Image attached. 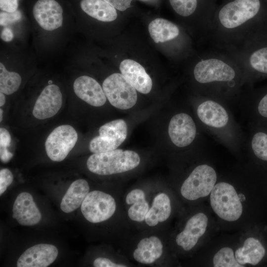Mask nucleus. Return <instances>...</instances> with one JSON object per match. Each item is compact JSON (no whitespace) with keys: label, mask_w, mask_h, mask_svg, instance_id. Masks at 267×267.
Instances as JSON below:
<instances>
[{"label":"nucleus","mask_w":267,"mask_h":267,"mask_svg":"<svg viewBox=\"0 0 267 267\" xmlns=\"http://www.w3.org/2000/svg\"><path fill=\"white\" fill-rule=\"evenodd\" d=\"M221 230L267 223V171L247 161L222 173L207 200Z\"/></svg>","instance_id":"1"},{"label":"nucleus","mask_w":267,"mask_h":267,"mask_svg":"<svg viewBox=\"0 0 267 267\" xmlns=\"http://www.w3.org/2000/svg\"><path fill=\"white\" fill-rule=\"evenodd\" d=\"M207 38L216 48L229 52L248 36L267 26V0H221Z\"/></svg>","instance_id":"2"},{"label":"nucleus","mask_w":267,"mask_h":267,"mask_svg":"<svg viewBox=\"0 0 267 267\" xmlns=\"http://www.w3.org/2000/svg\"><path fill=\"white\" fill-rule=\"evenodd\" d=\"M192 76L199 94L228 105L239 103L247 88L244 72L229 53L218 49L204 51L196 60Z\"/></svg>","instance_id":"3"},{"label":"nucleus","mask_w":267,"mask_h":267,"mask_svg":"<svg viewBox=\"0 0 267 267\" xmlns=\"http://www.w3.org/2000/svg\"><path fill=\"white\" fill-rule=\"evenodd\" d=\"M123 201L128 221L147 232L167 226L185 207L169 186L133 187L125 194Z\"/></svg>","instance_id":"4"},{"label":"nucleus","mask_w":267,"mask_h":267,"mask_svg":"<svg viewBox=\"0 0 267 267\" xmlns=\"http://www.w3.org/2000/svg\"><path fill=\"white\" fill-rule=\"evenodd\" d=\"M169 231V244L178 259H191L221 231L210 207L205 202L185 206Z\"/></svg>","instance_id":"5"},{"label":"nucleus","mask_w":267,"mask_h":267,"mask_svg":"<svg viewBox=\"0 0 267 267\" xmlns=\"http://www.w3.org/2000/svg\"><path fill=\"white\" fill-rule=\"evenodd\" d=\"M197 118L204 132L224 146L237 159H243L245 134L226 103L199 94Z\"/></svg>","instance_id":"6"},{"label":"nucleus","mask_w":267,"mask_h":267,"mask_svg":"<svg viewBox=\"0 0 267 267\" xmlns=\"http://www.w3.org/2000/svg\"><path fill=\"white\" fill-rule=\"evenodd\" d=\"M219 175L212 158L205 150L172 188L185 206L199 204L207 201Z\"/></svg>","instance_id":"7"},{"label":"nucleus","mask_w":267,"mask_h":267,"mask_svg":"<svg viewBox=\"0 0 267 267\" xmlns=\"http://www.w3.org/2000/svg\"><path fill=\"white\" fill-rule=\"evenodd\" d=\"M227 53L241 67L247 88L267 79V26L252 33Z\"/></svg>","instance_id":"8"},{"label":"nucleus","mask_w":267,"mask_h":267,"mask_svg":"<svg viewBox=\"0 0 267 267\" xmlns=\"http://www.w3.org/2000/svg\"><path fill=\"white\" fill-rule=\"evenodd\" d=\"M238 242V231L218 234L191 258L192 264L204 267H238L235 253Z\"/></svg>","instance_id":"9"},{"label":"nucleus","mask_w":267,"mask_h":267,"mask_svg":"<svg viewBox=\"0 0 267 267\" xmlns=\"http://www.w3.org/2000/svg\"><path fill=\"white\" fill-rule=\"evenodd\" d=\"M239 232L235 253L238 267L267 266V224L261 223Z\"/></svg>","instance_id":"10"},{"label":"nucleus","mask_w":267,"mask_h":267,"mask_svg":"<svg viewBox=\"0 0 267 267\" xmlns=\"http://www.w3.org/2000/svg\"><path fill=\"white\" fill-rule=\"evenodd\" d=\"M148 232L134 243L132 251L133 260L147 266L178 265V259L172 253L169 246V232L163 233L162 235L157 231Z\"/></svg>","instance_id":"11"},{"label":"nucleus","mask_w":267,"mask_h":267,"mask_svg":"<svg viewBox=\"0 0 267 267\" xmlns=\"http://www.w3.org/2000/svg\"><path fill=\"white\" fill-rule=\"evenodd\" d=\"M140 162V157L136 152L116 149L92 154L87 160V166L94 174L108 176L133 170L139 165Z\"/></svg>","instance_id":"12"},{"label":"nucleus","mask_w":267,"mask_h":267,"mask_svg":"<svg viewBox=\"0 0 267 267\" xmlns=\"http://www.w3.org/2000/svg\"><path fill=\"white\" fill-rule=\"evenodd\" d=\"M219 0H169L175 12L183 18L194 17L204 39L207 38Z\"/></svg>","instance_id":"13"},{"label":"nucleus","mask_w":267,"mask_h":267,"mask_svg":"<svg viewBox=\"0 0 267 267\" xmlns=\"http://www.w3.org/2000/svg\"><path fill=\"white\" fill-rule=\"evenodd\" d=\"M81 210L88 222L100 223L114 215L117 211V202L111 194L94 190L87 194L81 206Z\"/></svg>","instance_id":"14"},{"label":"nucleus","mask_w":267,"mask_h":267,"mask_svg":"<svg viewBox=\"0 0 267 267\" xmlns=\"http://www.w3.org/2000/svg\"><path fill=\"white\" fill-rule=\"evenodd\" d=\"M102 89L110 104L116 108L130 109L136 102V89L122 74L114 73L107 77Z\"/></svg>","instance_id":"15"},{"label":"nucleus","mask_w":267,"mask_h":267,"mask_svg":"<svg viewBox=\"0 0 267 267\" xmlns=\"http://www.w3.org/2000/svg\"><path fill=\"white\" fill-rule=\"evenodd\" d=\"M248 127L244 145L247 161L267 171V121Z\"/></svg>","instance_id":"16"},{"label":"nucleus","mask_w":267,"mask_h":267,"mask_svg":"<svg viewBox=\"0 0 267 267\" xmlns=\"http://www.w3.org/2000/svg\"><path fill=\"white\" fill-rule=\"evenodd\" d=\"M127 133V125L123 119L109 122L100 127L99 135L91 140L89 149L93 153L115 150L125 141Z\"/></svg>","instance_id":"17"},{"label":"nucleus","mask_w":267,"mask_h":267,"mask_svg":"<svg viewBox=\"0 0 267 267\" xmlns=\"http://www.w3.org/2000/svg\"><path fill=\"white\" fill-rule=\"evenodd\" d=\"M77 140L78 134L73 127L59 126L51 132L45 140L46 153L52 161L60 162L67 157Z\"/></svg>","instance_id":"18"},{"label":"nucleus","mask_w":267,"mask_h":267,"mask_svg":"<svg viewBox=\"0 0 267 267\" xmlns=\"http://www.w3.org/2000/svg\"><path fill=\"white\" fill-rule=\"evenodd\" d=\"M168 134L171 141L176 147L183 148L190 145L197 137L196 124L188 114H176L170 119Z\"/></svg>","instance_id":"19"},{"label":"nucleus","mask_w":267,"mask_h":267,"mask_svg":"<svg viewBox=\"0 0 267 267\" xmlns=\"http://www.w3.org/2000/svg\"><path fill=\"white\" fill-rule=\"evenodd\" d=\"M249 123L267 121V84L260 88H247L239 102Z\"/></svg>","instance_id":"20"},{"label":"nucleus","mask_w":267,"mask_h":267,"mask_svg":"<svg viewBox=\"0 0 267 267\" xmlns=\"http://www.w3.org/2000/svg\"><path fill=\"white\" fill-rule=\"evenodd\" d=\"M33 13L39 26L46 31L55 30L62 25L63 9L55 0H38Z\"/></svg>","instance_id":"21"},{"label":"nucleus","mask_w":267,"mask_h":267,"mask_svg":"<svg viewBox=\"0 0 267 267\" xmlns=\"http://www.w3.org/2000/svg\"><path fill=\"white\" fill-rule=\"evenodd\" d=\"M62 104V95L59 88L56 85H48L37 99L33 115L39 120L50 118L58 112Z\"/></svg>","instance_id":"22"},{"label":"nucleus","mask_w":267,"mask_h":267,"mask_svg":"<svg viewBox=\"0 0 267 267\" xmlns=\"http://www.w3.org/2000/svg\"><path fill=\"white\" fill-rule=\"evenodd\" d=\"M58 250L53 245L39 244L27 249L19 258L18 267H46L58 256Z\"/></svg>","instance_id":"23"},{"label":"nucleus","mask_w":267,"mask_h":267,"mask_svg":"<svg viewBox=\"0 0 267 267\" xmlns=\"http://www.w3.org/2000/svg\"><path fill=\"white\" fill-rule=\"evenodd\" d=\"M12 212L13 218L22 225L37 224L42 219L41 213L32 195L26 192L18 195L13 204Z\"/></svg>","instance_id":"24"},{"label":"nucleus","mask_w":267,"mask_h":267,"mask_svg":"<svg viewBox=\"0 0 267 267\" xmlns=\"http://www.w3.org/2000/svg\"><path fill=\"white\" fill-rule=\"evenodd\" d=\"M76 95L89 104L99 107L106 101V97L102 88L93 78L88 76L77 78L73 84Z\"/></svg>","instance_id":"25"},{"label":"nucleus","mask_w":267,"mask_h":267,"mask_svg":"<svg viewBox=\"0 0 267 267\" xmlns=\"http://www.w3.org/2000/svg\"><path fill=\"white\" fill-rule=\"evenodd\" d=\"M121 74L136 90L143 94H147L151 90L152 81L143 67L136 61L125 59L120 65Z\"/></svg>","instance_id":"26"},{"label":"nucleus","mask_w":267,"mask_h":267,"mask_svg":"<svg viewBox=\"0 0 267 267\" xmlns=\"http://www.w3.org/2000/svg\"><path fill=\"white\" fill-rule=\"evenodd\" d=\"M89 189L88 182L85 179H79L73 182L62 198L61 210L69 213L78 209L89 192Z\"/></svg>","instance_id":"27"},{"label":"nucleus","mask_w":267,"mask_h":267,"mask_svg":"<svg viewBox=\"0 0 267 267\" xmlns=\"http://www.w3.org/2000/svg\"><path fill=\"white\" fill-rule=\"evenodd\" d=\"M148 31L156 43L175 40L181 34L178 25L163 18H156L152 21L148 25Z\"/></svg>","instance_id":"28"},{"label":"nucleus","mask_w":267,"mask_h":267,"mask_svg":"<svg viewBox=\"0 0 267 267\" xmlns=\"http://www.w3.org/2000/svg\"><path fill=\"white\" fill-rule=\"evenodd\" d=\"M82 9L88 15L102 22H111L117 17L116 9L104 0H82Z\"/></svg>","instance_id":"29"},{"label":"nucleus","mask_w":267,"mask_h":267,"mask_svg":"<svg viewBox=\"0 0 267 267\" xmlns=\"http://www.w3.org/2000/svg\"><path fill=\"white\" fill-rule=\"evenodd\" d=\"M22 81L20 75L15 72L8 71L1 62L0 63V91L9 95L19 89Z\"/></svg>","instance_id":"30"},{"label":"nucleus","mask_w":267,"mask_h":267,"mask_svg":"<svg viewBox=\"0 0 267 267\" xmlns=\"http://www.w3.org/2000/svg\"><path fill=\"white\" fill-rule=\"evenodd\" d=\"M129 265L126 261H114L101 257L96 258L93 262L94 267H127Z\"/></svg>","instance_id":"31"},{"label":"nucleus","mask_w":267,"mask_h":267,"mask_svg":"<svg viewBox=\"0 0 267 267\" xmlns=\"http://www.w3.org/2000/svg\"><path fill=\"white\" fill-rule=\"evenodd\" d=\"M13 176L8 169H2L0 171V195H1L6 190L7 187L13 181Z\"/></svg>","instance_id":"32"},{"label":"nucleus","mask_w":267,"mask_h":267,"mask_svg":"<svg viewBox=\"0 0 267 267\" xmlns=\"http://www.w3.org/2000/svg\"><path fill=\"white\" fill-rule=\"evenodd\" d=\"M0 24L1 26H6L19 20L22 15L20 11L17 10L12 12L4 11L0 12Z\"/></svg>","instance_id":"33"},{"label":"nucleus","mask_w":267,"mask_h":267,"mask_svg":"<svg viewBox=\"0 0 267 267\" xmlns=\"http://www.w3.org/2000/svg\"><path fill=\"white\" fill-rule=\"evenodd\" d=\"M18 0H0V9L4 11L12 12L16 11L18 7Z\"/></svg>","instance_id":"34"},{"label":"nucleus","mask_w":267,"mask_h":267,"mask_svg":"<svg viewBox=\"0 0 267 267\" xmlns=\"http://www.w3.org/2000/svg\"><path fill=\"white\" fill-rule=\"evenodd\" d=\"M111 4L116 9L125 11L130 7L132 0H104Z\"/></svg>","instance_id":"35"},{"label":"nucleus","mask_w":267,"mask_h":267,"mask_svg":"<svg viewBox=\"0 0 267 267\" xmlns=\"http://www.w3.org/2000/svg\"><path fill=\"white\" fill-rule=\"evenodd\" d=\"M11 141L10 135L7 130L4 128L0 129V147L7 148L10 145Z\"/></svg>","instance_id":"36"},{"label":"nucleus","mask_w":267,"mask_h":267,"mask_svg":"<svg viewBox=\"0 0 267 267\" xmlns=\"http://www.w3.org/2000/svg\"><path fill=\"white\" fill-rule=\"evenodd\" d=\"M13 37L14 35L10 28L5 27L2 29L0 34V38L3 41L9 42L13 39Z\"/></svg>","instance_id":"37"},{"label":"nucleus","mask_w":267,"mask_h":267,"mask_svg":"<svg viewBox=\"0 0 267 267\" xmlns=\"http://www.w3.org/2000/svg\"><path fill=\"white\" fill-rule=\"evenodd\" d=\"M0 159L3 163L8 162L13 157V154L10 152L7 148L0 147Z\"/></svg>","instance_id":"38"},{"label":"nucleus","mask_w":267,"mask_h":267,"mask_svg":"<svg viewBox=\"0 0 267 267\" xmlns=\"http://www.w3.org/2000/svg\"><path fill=\"white\" fill-rule=\"evenodd\" d=\"M5 103V97L2 92L0 93V106H3Z\"/></svg>","instance_id":"39"},{"label":"nucleus","mask_w":267,"mask_h":267,"mask_svg":"<svg viewBox=\"0 0 267 267\" xmlns=\"http://www.w3.org/2000/svg\"><path fill=\"white\" fill-rule=\"evenodd\" d=\"M0 121L1 122L2 120V110L1 109H0Z\"/></svg>","instance_id":"40"}]
</instances>
